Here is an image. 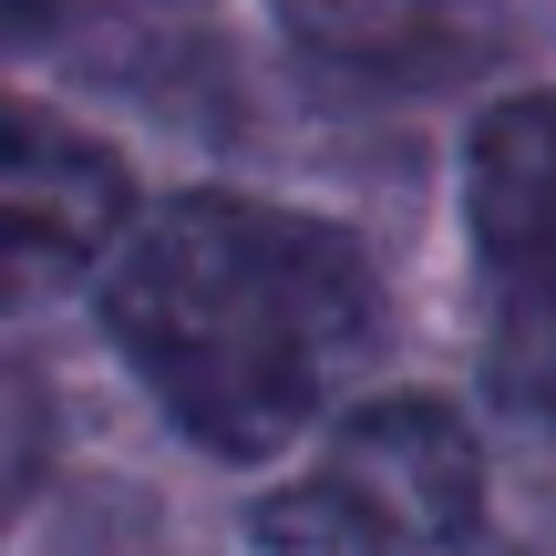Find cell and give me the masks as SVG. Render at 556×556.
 Returning a JSON list of instances; mask_svg holds the SVG:
<instances>
[{"label": "cell", "instance_id": "obj_1", "mask_svg": "<svg viewBox=\"0 0 556 556\" xmlns=\"http://www.w3.org/2000/svg\"><path fill=\"white\" fill-rule=\"evenodd\" d=\"M103 330L186 443L258 464L309 433L381 351V278L330 217L176 197L114 238Z\"/></svg>", "mask_w": 556, "mask_h": 556}, {"label": "cell", "instance_id": "obj_8", "mask_svg": "<svg viewBox=\"0 0 556 556\" xmlns=\"http://www.w3.org/2000/svg\"><path fill=\"white\" fill-rule=\"evenodd\" d=\"M62 11H73V0H0V52H11V41H31V31H52Z\"/></svg>", "mask_w": 556, "mask_h": 556}, {"label": "cell", "instance_id": "obj_3", "mask_svg": "<svg viewBox=\"0 0 556 556\" xmlns=\"http://www.w3.org/2000/svg\"><path fill=\"white\" fill-rule=\"evenodd\" d=\"M124 227H135V186L114 144H93L62 114L0 103V319L93 278Z\"/></svg>", "mask_w": 556, "mask_h": 556}, {"label": "cell", "instance_id": "obj_6", "mask_svg": "<svg viewBox=\"0 0 556 556\" xmlns=\"http://www.w3.org/2000/svg\"><path fill=\"white\" fill-rule=\"evenodd\" d=\"M495 381L526 413L556 422V258L505 268V309H495Z\"/></svg>", "mask_w": 556, "mask_h": 556}, {"label": "cell", "instance_id": "obj_5", "mask_svg": "<svg viewBox=\"0 0 556 556\" xmlns=\"http://www.w3.org/2000/svg\"><path fill=\"white\" fill-rule=\"evenodd\" d=\"M464 217L495 268L556 258V93L495 103L464 144Z\"/></svg>", "mask_w": 556, "mask_h": 556}, {"label": "cell", "instance_id": "obj_2", "mask_svg": "<svg viewBox=\"0 0 556 556\" xmlns=\"http://www.w3.org/2000/svg\"><path fill=\"white\" fill-rule=\"evenodd\" d=\"M268 556H505L484 454L443 402H361L330 422L309 475L258 505Z\"/></svg>", "mask_w": 556, "mask_h": 556}, {"label": "cell", "instance_id": "obj_7", "mask_svg": "<svg viewBox=\"0 0 556 556\" xmlns=\"http://www.w3.org/2000/svg\"><path fill=\"white\" fill-rule=\"evenodd\" d=\"M52 475V392L31 361H0V516Z\"/></svg>", "mask_w": 556, "mask_h": 556}, {"label": "cell", "instance_id": "obj_4", "mask_svg": "<svg viewBox=\"0 0 556 556\" xmlns=\"http://www.w3.org/2000/svg\"><path fill=\"white\" fill-rule=\"evenodd\" d=\"M268 11L299 52L340 62V73H381V83L454 73L495 31V0H268Z\"/></svg>", "mask_w": 556, "mask_h": 556}]
</instances>
